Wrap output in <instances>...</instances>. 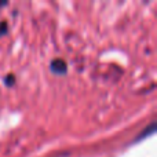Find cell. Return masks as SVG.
<instances>
[{
  "instance_id": "obj_1",
  "label": "cell",
  "mask_w": 157,
  "mask_h": 157,
  "mask_svg": "<svg viewBox=\"0 0 157 157\" xmlns=\"http://www.w3.org/2000/svg\"><path fill=\"white\" fill-rule=\"evenodd\" d=\"M51 71L57 75H63L68 71V66H66V62L62 59H54L51 62Z\"/></svg>"
},
{
  "instance_id": "obj_2",
  "label": "cell",
  "mask_w": 157,
  "mask_h": 157,
  "mask_svg": "<svg viewBox=\"0 0 157 157\" xmlns=\"http://www.w3.org/2000/svg\"><path fill=\"white\" fill-rule=\"evenodd\" d=\"M6 32H7V24L2 22V24H0V35H4Z\"/></svg>"
}]
</instances>
